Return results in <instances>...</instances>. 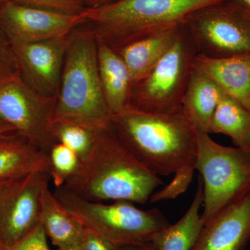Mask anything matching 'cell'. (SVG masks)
<instances>
[{"instance_id": "6da1fadb", "label": "cell", "mask_w": 250, "mask_h": 250, "mask_svg": "<svg viewBox=\"0 0 250 250\" xmlns=\"http://www.w3.org/2000/svg\"><path fill=\"white\" fill-rule=\"evenodd\" d=\"M163 182L126 147L113 126L97 133L88 155L62 187L94 202L146 204Z\"/></svg>"}, {"instance_id": "7a4b0ae2", "label": "cell", "mask_w": 250, "mask_h": 250, "mask_svg": "<svg viewBox=\"0 0 250 250\" xmlns=\"http://www.w3.org/2000/svg\"><path fill=\"white\" fill-rule=\"evenodd\" d=\"M112 126L131 153L157 175L195 166L196 131L182 108L157 113L127 106L113 116Z\"/></svg>"}, {"instance_id": "3957f363", "label": "cell", "mask_w": 250, "mask_h": 250, "mask_svg": "<svg viewBox=\"0 0 250 250\" xmlns=\"http://www.w3.org/2000/svg\"><path fill=\"white\" fill-rule=\"evenodd\" d=\"M98 40L88 24L70 34L64 59L54 123H73L95 132L112 126L98 60Z\"/></svg>"}, {"instance_id": "277c9868", "label": "cell", "mask_w": 250, "mask_h": 250, "mask_svg": "<svg viewBox=\"0 0 250 250\" xmlns=\"http://www.w3.org/2000/svg\"><path fill=\"white\" fill-rule=\"evenodd\" d=\"M224 0H116L87 9L85 24L98 40L117 49L152 31L183 24L190 15Z\"/></svg>"}, {"instance_id": "5b68a950", "label": "cell", "mask_w": 250, "mask_h": 250, "mask_svg": "<svg viewBox=\"0 0 250 250\" xmlns=\"http://www.w3.org/2000/svg\"><path fill=\"white\" fill-rule=\"evenodd\" d=\"M54 193L83 228L118 248L152 243L158 233L171 225L158 208L141 209L126 200L105 205L82 198L63 187L56 188Z\"/></svg>"}, {"instance_id": "8992f818", "label": "cell", "mask_w": 250, "mask_h": 250, "mask_svg": "<svg viewBox=\"0 0 250 250\" xmlns=\"http://www.w3.org/2000/svg\"><path fill=\"white\" fill-rule=\"evenodd\" d=\"M197 134L195 170L203 185V225L250 192V151L226 147L208 133Z\"/></svg>"}, {"instance_id": "52a82bcc", "label": "cell", "mask_w": 250, "mask_h": 250, "mask_svg": "<svg viewBox=\"0 0 250 250\" xmlns=\"http://www.w3.org/2000/svg\"><path fill=\"white\" fill-rule=\"evenodd\" d=\"M197 54L182 24L173 45L143 78L133 83L128 106L157 113L181 109Z\"/></svg>"}, {"instance_id": "ba28073f", "label": "cell", "mask_w": 250, "mask_h": 250, "mask_svg": "<svg viewBox=\"0 0 250 250\" xmlns=\"http://www.w3.org/2000/svg\"><path fill=\"white\" fill-rule=\"evenodd\" d=\"M183 24L200 55L218 59L250 54V7L241 0L208 5Z\"/></svg>"}, {"instance_id": "9c48e42d", "label": "cell", "mask_w": 250, "mask_h": 250, "mask_svg": "<svg viewBox=\"0 0 250 250\" xmlns=\"http://www.w3.org/2000/svg\"><path fill=\"white\" fill-rule=\"evenodd\" d=\"M57 96L41 95L21 76L0 85V121L48 154L55 144L52 128Z\"/></svg>"}, {"instance_id": "30bf717a", "label": "cell", "mask_w": 250, "mask_h": 250, "mask_svg": "<svg viewBox=\"0 0 250 250\" xmlns=\"http://www.w3.org/2000/svg\"><path fill=\"white\" fill-rule=\"evenodd\" d=\"M50 179L34 172L12 181L0 193V243L13 244L39 223L41 196Z\"/></svg>"}, {"instance_id": "8fae6325", "label": "cell", "mask_w": 250, "mask_h": 250, "mask_svg": "<svg viewBox=\"0 0 250 250\" xmlns=\"http://www.w3.org/2000/svg\"><path fill=\"white\" fill-rule=\"evenodd\" d=\"M85 22L83 14H60L11 0L0 4V27L12 45L67 37Z\"/></svg>"}, {"instance_id": "7c38bea8", "label": "cell", "mask_w": 250, "mask_h": 250, "mask_svg": "<svg viewBox=\"0 0 250 250\" xmlns=\"http://www.w3.org/2000/svg\"><path fill=\"white\" fill-rule=\"evenodd\" d=\"M70 36L12 45L21 77L41 95L47 97L58 95Z\"/></svg>"}, {"instance_id": "4fadbf2b", "label": "cell", "mask_w": 250, "mask_h": 250, "mask_svg": "<svg viewBox=\"0 0 250 250\" xmlns=\"http://www.w3.org/2000/svg\"><path fill=\"white\" fill-rule=\"evenodd\" d=\"M250 240V192L202 227L190 250H243Z\"/></svg>"}, {"instance_id": "5bb4252c", "label": "cell", "mask_w": 250, "mask_h": 250, "mask_svg": "<svg viewBox=\"0 0 250 250\" xmlns=\"http://www.w3.org/2000/svg\"><path fill=\"white\" fill-rule=\"evenodd\" d=\"M194 67L250 109V54L218 59L197 54Z\"/></svg>"}, {"instance_id": "9a60e30c", "label": "cell", "mask_w": 250, "mask_h": 250, "mask_svg": "<svg viewBox=\"0 0 250 250\" xmlns=\"http://www.w3.org/2000/svg\"><path fill=\"white\" fill-rule=\"evenodd\" d=\"M182 24L152 31L116 49L129 69L133 83L143 78L173 45Z\"/></svg>"}, {"instance_id": "2e32d148", "label": "cell", "mask_w": 250, "mask_h": 250, "mask_svg": "<svg viewBox=\"0 0 250 250\" xmlns=\"http://www.w3.org/2000/svg\"><path fill=\"white\" fill-rule=\"evenodd\" d=\"M48 154L16 134L0 138V182L16 180L34 172L49 174Z\"/></svg>"}, {"instance_id": "e0dca14e", "label": "cell", "mask_w": 250, "mask_h": 250, "mask_svg": "<svg viewBox=\"0 0 250 250\" xmlns=\"http://www.w3.org/2000/svg\"><path fill=\"white\" fill-rule=\"evenodd\" d=\"M98 60L104 95L112 116H114L129 105L132 80L129 69L116 49L100 40Z\"/></svg>"}, {"instance_id": "ac0fdd59", "label": "cell", "mask_w": 250, "mask_h": 250, "mask_svg": "<svg viewBox=\"0 0 250 250\" xmlns=\"http://www.w3.org/2000/svg\"><path fill=\"white\" fill-rule=\"evenodd\" d=\"M224 95L213 81L194 67L182 108L195 131L209 134L212 118Z\"/></svg>"}, {"instance_id": "d6986e66", "label": "cell", "mask_w": 250, "mask_h": 250, "mask_svg": "<svg viewBox=\"0 0 250 250\" xmlns=\"http://www.w3.org/2000/svg\"><path fill=\"white\" fill-rule=\"evenodd\" d=\"M49 184L41 196L39 223L57 248L80 243L84 228L51 191Z\"/></svg>"}, {"instance_id": "ffe728a7", "label": "cell", "mask_w": 250, "mask_h": 250, "mask_svg": "<svg viewBox=\"0 0 250 250\" xmlns=\"http://www.w3.org/2000/svg\"><path fill=\"white\" fill-rule=\"evenodd\" d=\"M203 205V185L200 177L190 207L179 221L156 235L152 243L160 250H190L203 223L200 208Z\"/></svg>"}, {"instance_id": "44dd1931", "label": "cell", "mask_w": 250, "mask_h": 250, "mask_svg": "<svg viewBox=\"0 0 250 250\" xmlns=\"http://www.w3.org/2000/svg\"><path fill=\"white\" fill-rule=\"evenodd\" d=\"M209 134L228 136L236 147L250 151V109L225 94L212 118Z\"/></svg>"}, {"instance_id": "7402d4cb", "label": "cell", "mask_w": 250, "mask_h": 250, "mask_svg": "<svg viewBox=\"0 0 250 250\" xmlns=\"http://www.w3.org/2000/svg\"><path fill=\"white\" fill-rule=\"evenodd\" d=\"M52 133L56 142L71 149L82 161L91 150L98 132L73 123H54Z\"/></svg>"}, {"instance_id": "603a6c76", "label": "cell", "mask_w": 250, "mask_h": 250, "mask_svg": "<svg viewBox=\"0 0 250 250\" xmlns=\"http://www.w3.org/2000/svg\"><path fill=\"white\" fill-rule=\"evenodd\" d=\"M49 177L56 188L62 187L76 172L80 159L76 153L65 145L56 143L48 154Z\"/></svg>"}, {"instance_id": "cb8c5ba5", "label": "cell", "mask_w": 250, "mask_h": 250, "mask_svg": "<svg viewBox=\"0 0 250 250\" xmlns=\"http://www.w3.org/2000/svg\"><path fill=\"white\" fill-rule=\"evenodd\" d=\"M195 166H188L179 169L174 172V177L170 183L161 190L154 192L149 198L150 203L172 200L184 193L191 183Z\"/></svg>"}, {"instance_id": "d4e9b609", "label": "cell", "mask_w": 250, "mask_h": 250, "mask_svg": "<svg viewBox=\"0 0 250 250\" xmlns=\"http://www.w3.org/2000/svg\"><path fill=\"white\" fill-rule=\"evenodd\" d=\"M17 4L67 15H81L88 9L85 0H11Z\"/></svg>"}, {"instance_id": "484cf974", "label": "cell", "mask_w": 250, "mask_h": 250, "mask_svg": "<svg viewBox=\"0 0 250 250\" xmlns=\"http://www.w3.org/2000/svg\"><path fill=\"white\" fill-rule=\"evenodd\" d=\"M21 76L12 44L0 27V85Z\"/></svg>"}, {"instance_id": "4316f807", "label": "cell", "mask_w": 250, "mask_h": 250, "mask_svg": "<svg viewBox=\"0 0 250 250\" xmlns=\"http://www.w3.org/2000/svg\"><path fill=\"white\" fill-rule=\"evenodd\" d=\"M47 236L39 223L26 236L11 245L0 243V250H51Z\"/></svg>"}, {"instance_id": "83f0119b", "label": "cell", "mask_w": 250, "mask_h": 250, "mask_svg": "<svg viewBox=\"0 0 250 250\" xmlns=\"http://www.w3.org/2000/svg\"><path fill=\"white\" fill-rule=\"evenodd\" d=\"M80 243L83 250H120L121 248L115 246L98 233L86 228L83 229Z\"/></svg>"}, {"instance_id": "f1b7e54d", "label": "cell", "mask_w": 250, "mask_h": 250, "mask_svg": "<svg viewBox=\"0 0 250 250\" xmlns=\"http://www.w3.org/2000/svg\"><path fill=\"white\" fill-rule=\"evenodd\" d=\"M16 133H18L17 131L14 126L0 121V138L10 136V135L16 134Z\"/></svg>"}, {"instance_id": "f546056e", "label": "cell", "mask_w": 250, "mask_h": 250, "mask_svg": "<svg viewBox=\"0 0 250 250\" xmlns=\"http://www.w3.org/2000/svg\"><path fill=\"white\" fill-rule=\"evenodd\" d=\"M120 250H160L156 245L153 243L147 244L139 245V246H132L123 247Z\"/></svg>"}, {"instance_id": "4dcf8cb0", "label": "cell", "mask_w": 250, "mask_h": 250, "mask_svg": "<svg viewBox=\"0 0 250 250\" xmlns=\"http://www.w3.org/2000/svg\"><path fill=\"white\" fill-rule=\"evenodd\" d=\"M88 9H95L113 2L116 0H85Z\"/></svg>"}, {"instance_id": "1f68e13d", "label": "cell", "mask_w": 250, "mask_h": 250, "mask_svg": "<svg viewBox=\"0 0 250 250\" xmlns=\"http://www.w3.org/2000/svg\"><path fill=\"white\" fill-rule=\"evenodd\" d=\"M57 250H83L80 243L67 245V246L59 247Z\"/></svg>"}, {"instance_id": "d6a6232c", "label": "cell", "mask_w": 250, "mask_h": 250, "mask_svg": "<svg viewBox=\"0 0 250 250\" xmlns=\"http://www.w3.org/2000/svg\"><path fill=\"white\" fill-rule=\"evenodd\" d=\"M12 181L14 180L2 181V182H0V193L11 184Z\"/></svg>"}, {"instance_id": "836d02e7", "label": "cell", "mask_w": 250, "mask_h": 250, "mask_svg": "<svg viewBox=\"0 0 250 250\" xmlns=\"http://www.w3.org/2000/svg\"><path fill=\"white\" fill-rule=\"evenodd\" d=\"M243 2H244L245 4L248 5V6L250 7V0H241Z\"/></svg>"}, {"instance_id": "e575fe53", "label": "cell", "mask_w": 250, "mask_h": 250, "mask_svg": "<svg viewBox=\"0 0 250 250\" xmlns=\"http://www.w3.org/2000/svg\"><path fill=\"white\" fill-rule=\"evenodd\" d=\"M4 1H6V0H0V4H1V3L4 2Z\"/></svg>"}]
</instances>
